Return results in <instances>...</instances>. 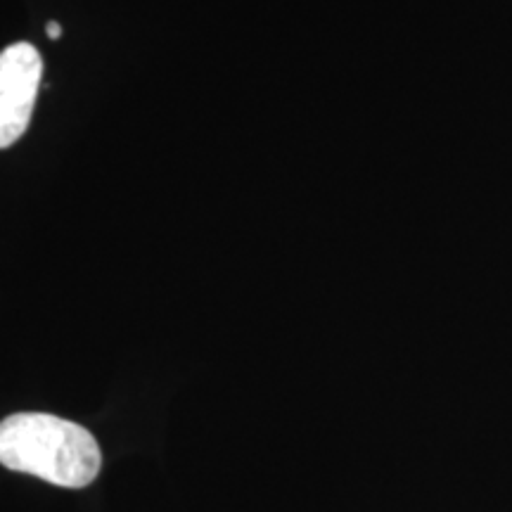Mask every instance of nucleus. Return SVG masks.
Segmentation results:
<instances>
[{
    "label": "nucleus",
    "instance_id": "2",
    "mask_svg": "<svg viewBox=\"0 0 512 512\" xmlns=\"http://www.w3.org/2000/svg\"><path fill=\"white\" fill-rule=\"evenodd\" d=\"M41 74L43 60L31 43H15L0 53V150L27 133Z\"/></svg>",
    "mask_w": 512,
    "mask_h": 512
},
{
    "label": "nucleus",
    "instance_id": "3",
    "mask_svg": "<svg viewBox=\"0 0 512 512\" xmlns=\"http://www.w3.org/2000/svg\"><path fill=\"white\" fill-rule=\"evenodd\" d=\"M62 36V27L60 22H50L48 24V38H53V41H57V38Z\"/></svg>",
    "mask_w": 512,
    "mask_h": 512
},
{
    "label": "nucleus",
    "instance_id": "1",
    "mask_svg": "<svg viewBox=\"0 0 512 512\" xmlns=\"http://www.w3.org/2000/svg\"><path fill=\"white\" fill-rule=\"evenodd\" d=\"M0 465L64 489H83L98 477L102 453L93 434L72 420L15 413L0 422Z\"/></svg>",
    "mask_w": 512,
    "mask_h": 512
}]
</instances>
